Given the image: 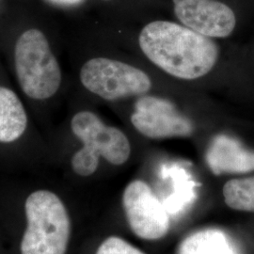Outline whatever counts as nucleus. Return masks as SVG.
I'll list each match as a JSON object with an SVG mask.
<instances>
[{
	"mask_svg": "<svg viewBox=\"0 0 254 254\" xmlns=\"http://www.w3.org/2000/svg\"><path fill=\"white\" fill-rule=\"evenodd\" d=\"M138 44L153 64L185 80L204 76L218 59V46L209 37L168 21H154L143 27Z\"/></svg>",
	"mask_w": 254,
	"mask_h": 254,
	"instance_id": "1",
	"label": "nucleus"
},
{
	"mask_svg": "<svg viewBox=\"0 0 254 254\" xmlns=\"http://www.w3.org/2000/svg\"><path fill=\"white\" fill-rule=\"evenodd\" d=\"M27 228L22 238V254H65L70 237V219L53 192L38 190L26 200Z\"/></svg>",
	"mask_w": 254,
	"mask_h": 254,
	"instance_id": "2",
	"label": "nucleus"
},
{
	"mask_svg": "<svg viewBox=\"0 0 254 254\" xmlns=\"http://www.w3.org/2000/svg\"><path fill=\"white\" fill-rule=\"evenodd\" d=\"M14 61L19 84L27 96L45 100L58 91L61 69L43 32L29 29L19 37Z\"/></svg>",
	"mask_w": 254,
	"mask_h": 254,
	"instance_id": "3",
	"label": "nucleus"
},
{
	"mask_svg": "<svg viewBox=\"0 0 254 254\" xmlns=\"http://www.w3.org/2000/svg\"><path fill=\"white\" fill-rule=\"evenodd\" d=\"M80 80L88 91L108 101L144 95L152 88L143 71L107 58H94L84 64Z\"/></svg>",
	"mask_w": 254,
	"mask_h": 254,
	"instance_id": "4",
	"label": "nucleus"
},
{
	"mask_svg": "<svg viewBox=\"0 0 254 254\" xmlns=\"http://www.w3.org/2000/svg\"><path fill=\"white\" fill-rule=\"evenodd\" d=\"M123 203L128 223L136 236L155 240L167 234L169 214L146 183H130L124 192Z\"/></svg>",
	"mask_w": 254,
	"mask_h": 254,
	"instance_id": "5",
	"label": "nucleus"
},
{
	"mask_svg": "<svg viewBox=\"0 0 254 254\" xmlns=\"http://www.w3.org/2000/svg\"><path fill=\"white\" fill-rule=\"evenodd\" d=\"M131 123L140 134L151 138L190 136L194 130L190 120L171 101L150 95L137 99Z\"/></svg>",
	"mask_w": 254,
	"mask_h": 254,
	"instance_id": "6",
	"label": "nucleus"
},
{
	"mask_svg": "<svg viewBox=\"0 0 254 254\" xmlns=\"http://www.w3.org/2000/svg\"><path fill=\"white\" fill-rule=\"evenodd\" d=\"M73 134L84 144V148L109 163L122 165L130 156L131 148L127 136L116 127L106 126L91 111L75 114L71 122Z\"/></svg>",
	"mask_w": 254,
	"mask_h": 254,
	"instance_id": "7",
	"label": "nucleus"
},
{
	"mask_svg": "<svg viewBox=\"0 0 254 254\" xmlns=\"http://www.w3.org/2000/svg\"><path fill=\"white\" fill-rule=\"evenodd\" d=\"M174 13L182 24L209 38H225L235 29L233 9L217 0H173Z\"/></svg>",
	"mask_w": 254,
	"mask_h": 254,
	"instance_id": "8",
	"label": "nucleus"
},
{
	"mask_svg": "<svg viewBox=\"0 0 254 254\" xmlns=\"http://www.w3.org/2000/svg\"><path fill=\"white\" fill-rule=\"evenodd\" d=\"M206 162L216 175L250 173L254 171V152L235 137L218 135L209 146Z\"/></svg>",
	"mask_w": 254,
	"mask_h": 254,
	"instance_id": "9",
	"label": "nucleus"
},
{
	"mask_svg": "<svg viewBox=\"0 0 254 254\" xmlns=\"http://www.w3.org/2000/svg\"><path fill=\"white\" fill-rule=\"evenodd\" d=\"M27 126V113L18 96L0 87V142L15 141L24 134Z\"/></svg>",
	"mask_w": 254,
	"mask_h": 254,
	"instance_id": "10",
	"label": "nucleus"
},
{
	"mask_svg": "<svg viewBox=\"0 0 254 254\" xmlns=\"http://www.w3.org/2000/svg\"><path fill=\"white\" fill-rule=\"evenodd\" d=\"M179 254H236L232 242L223 232L215 229L200 231L186 238Z\"/></svg>",
	"mask_w": 254,
	"mask_h": 254,
	"instance_id": "11",
	"label": "nucleus"
},
{
	"mask_svg": "<svg viewBox=\"0 0 254 254\" xmlns=\"http://www.w3.org/2000/svg\"><path fill=\"white\" fill-rule=\"evenodd\" d=\"M164 174L172 178L173 191L164 198L162 203L168 214L178 216L196 200V185L183 169H167Z\"/></svg>",
	"mask_w": 254,
	"mask_h": 254,
	"instance_id": "12",
	"label": "nucleus"
},
{
	"mask_svg": "<svg viewBox=\"0 0 254 254\" xmlns=\"http://www.w3.org/2000/svg\"><path fill=\"white\" fill-rule=\"evenodd\" d=\"M223 196L231 208L254 212V176L228 181L223 188Z\"/></svg>",
	"mask_w": 254,
	"mask_h": 254,
	"instance_id": "13",
	"label": "nucleus"
},
{
	"mask_svg": "<svg viewBox=\"0 0 254 254\" xmlns=\"http://www.w3.org/2000/svg\"><path fill=\"white\" fill-rule=\"evenodd\" d=\"M99 165V156L92 154L86 148H82L73 154L72 168L80 176H90L95 173Z\"/></svg>",
	"mask_w": 254,
	"mask_h": 254,
	"instance_id": "14",
	"label": "nucleus"
},
{
	"mask_svg": "<svg viewBox=\"0 0 254 254\" xmlns=\"http://www.w3.org/2000/svg\"><path fill=\"white\" fill-rule=\"evenodd\" d=\"M96 254H145L126 240L112 236L106 239L97 250Z\"/></svg>",
	"mask_w": 254,
	"mask_h": 254,
	"instance_id": "15",
	"label": "nucleus"
},
{
	"mask_svg": "<svg viewBox=\"0 0 254 254\" xmlns=\"http://www.w3.org/2000/svg\"><path fill=\"white\" fill-rule=\"evenodd\" d=\"M49 2L56 4V5H61V6H73L81 3L83 0H48Z\"/></svg>",
	"mask_w": 254,
	"mask_h": 254,
	"instance_id": "16",
	"label": "nucleus"
}]
</instances>
